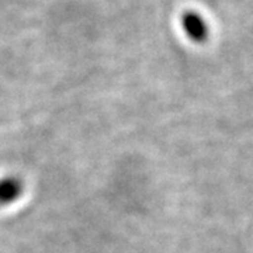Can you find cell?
Returning <instances> with one entry per match:
<instances>
[{
  "label": "cell",
  "instance_id": "cell-1",
  "mask_svg": "<svg viewBox=\"0 0 253 253\" xmlns=\"http://www.w3.org/2000/svg\"><path fill=\"white\" fill-rule=\"evenodd\" d=\"M180 26L189 40L194 42H204L208 38V24L206 18L194 10H186L180 16Z\"/></svg>",
  "mask_w": 253,
  "mask_h": 253
},
{
  "label": "cell",
  "instance_id": "cell-2",
  "mask_svg": "<svg viewBox=\"0 0 253 253\" xmlns=\"http://www.w3.org/2000/svg\"><path fill=\"white\" fill-rule=\"evenodd\" d=\"M23 191L21 181L16 177H3L0 179V206L11 204L20 197Z\"/></svg>",
  "mask_w": 253,
  "mask_h": 253
}]
</instances>
